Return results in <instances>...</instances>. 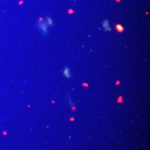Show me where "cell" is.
Instances as JSON below:
<instances>
[{
  "mask_svg": "<svg viewBox=\"0 0 150 150\" xmlns=\"http://www.w3.org/2000/svg\"><path fill=\"white\" fill-rule=\"evenodd\" d=\"M116 30L118 32H121L123 31V27L120 25H117L116 26Z\"/></svg>",
  "mask_w": 150,
  "mask_h": 150,
  "instance_id": "1",
  "label": "cell"
},
{
  "mask_svg": "<svg viewBox=\"0 0 150 150\" xmlns=\"http://www.w3.org/2000/svg\"><path fill=\"white\" fill-rule=\"evenodd\" d=\"M64 75L66 76V77H70V73H69V69L66 68L64 71Z\"/></svg>",
  "mask_w": 150,
  "mask_h": 150,
  "instance_id": "2",
  "label": "cell"
}]
</instances>
